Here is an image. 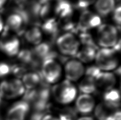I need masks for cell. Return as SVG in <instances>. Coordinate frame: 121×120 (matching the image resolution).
I'll return each mask as SVG.
<instances>
[{"instance_id":"cell-1","label":"cell","mask_w":121,"mask_h":120,"mask_svg":"<svg viewBox=\"0 0 121 120\" xmlns=\"http://www.w3.org/2000/svg\"><path fill=\"white\" fill-rule=\"evenodd\" d=\"M97 40L101 48H113L120 41L117 28L111 24H101L97 28Z\"/></svg>"},{"instance_id":"cell-2","label":"cell","mask_w":121,"mask_h":120,"mask_svg":"<svg viewBox=\"0 0 121 120\" xmlns=\"http://www.w3.org/2000/svg\"><path fill=\"white\" fill-rule=\"evenodd\" d=\"M96 66L101 71L111 72L116 69L119 65L117 52L112 48L97 50L95 59Z\"/></svg>"},{"instance_id":"cell-3","label":"cell","mask_w":121,"mask_h":120,"mask_svg":"<svg viewBox=\"0 0 121 120\" xmlns=\"http://www.w3.org/2000/svg\"><path fill=\"white\" fill-rule=\"evenodd\" d=\"M77 93L75 86L66 80L56 83L52 89L54 98L59 103L63 105L72 103L76 98Z\"/></svg>"},{"instance_id":"cell-4","label":"cell","mask_w":121,"mask_h":120,"mask_svg":"<svg viewBox=\"0 0 121 120\" xmlns=\"http://www.w3.org/2000/svg\"><path fill=\"white\" fill-rule=\"evenodd\" d=\"M58 50L67 56H76L80 48L79 39L71 32H67L59 36L56 40Z\"/></svg>"},{"instance_id":"cell-5","label":"cell","mask_w":121,"mask_h":120,"mask_svg":"<svg viewBox=\"0 0 121 120\" xmlns=\"http://www.w3.org/2000/svg\"><path fill=\"white\" fill-rule=\"evenodd\" d=\"M26 88L21 80L13 78L0 83V96L6 100L14 99L24 95Z\"/></svg>"},{"instance_id":"cell-6","label":"cell","mask_w":121,"mask_h":120,"mask_svg":"<svg viewBox=\"0 0 121 120\" xmlns=\"http://www.w3.org/2000/svg\"><path fill=\"white\" fill-rule=\"evenodd\" d=\"M62 74L61 66L54 58H48L43 61L41 75L46 83L56 84L60 80Z\"/></svg>"},{"instance_id":"cell-7","label":"cell","mask_w":121,"mask_h":120,"mask_svg":"<svg viewBox=\"0 0 121 120\" xmlns=\"http://www.w3.org/2000/svg\"><path fill=\"white\" fill-rule=\"evenodd\" d=\"M0 50L9 57L17 56L20 51V41L18 37L5 28L0 37Z\"/></svg>"},{"instance_id":"cell-8","label":"cell","mask_w":121,"mask_h":120,"mask_svg":"<svg viewBox=\"0 0 121 120\" xmlns=\"http://www.w3.org/2000/svg\"><path fill=\"white\" fill-rule=\"evenodd\" d=\"M28 20L26 14L23 11H17L11 14L6 20L5 29L12 33L17 34L24 32V28Z\"/></svg>"},{"instance_id":"cell-9","label":"cell","mask_w":121,"mask_h":120,"mask_svg":"<svg viewBox=\"0 0 121 120\" xmlns=\"http://www.w3.org/2000/svg\"><path fill=\"white\" fill-rule=\"evenodd\" d=\"M101 24V17L96 13L86 10L79 17L77 28L81 32H85L98 28Z\"/></svg>"},{"instance_id":"cell-10","label":"cell","mask_w":121,"mask_h":120,"mask_svg":"<svg viewBox=\"0 0 121 120\" xmlns=\"http://www.w3.org/2000/svg\"><path fill=\"white\" fill-rule=\"evenodd\" d=\"M85 72L83 63L77 59L69 60L64 66V73L66 80L74 82L82 77Z\"/></svg>"},{"instance_id":"cell-11","label":"cell","mask_w":121,"mask_h":120,"mask_svg":"<svg viewBox=\"0 0 121 120\" xmlns=\"http://www.w3.org/2000/svg\"><path fill=\"white\" fill-rule=\"evenodd\" d=\"M29 110L30 105L25 100L17 102L8 111L5 120H25Z\"/></svg>"},{"instance_id":"cell-12","label":"cell","mask_w":121,"mask_h":120,"mask_svg":"<svg viewBox=\"0 0 121 120\" xmlns=\"http://www.w3.org/2000/svg\"><path fill=\"white\" fill-rule=\"evenodd\" d=\"M97 88H100L104 91L114 88L116 83L115 75L111 72L101 71L95 78Z\"/></svg>"},{"instance_id":"cell-13","label":"cell","mask_w":121,"mask_h":120,"mask_svg":"<svg viewBox=\"0 0 121 120\" xmlns=\"http://www.w3.org/2000/svg\"><path fill=\"white\" fill-rule=\"evenodd\" d=\"M75 106L77 112L88 114L91 112L95 108V100L91 95L82 94L77 98Z\"/></svg>"},{"instance_id":"cell-14","label":"cell","mask_w":121,"mask_h":120,"mask_svg":"<svg viewBox=\"0 0 121 120\" xmlns=\"http://www.w3.org/2000/svg\"><path fill=\"white\" fill-rule=\"evenodd\" d=\"M117 111V108L104 102L96 107L95 115L98 120H113Z\"/></svg>"},{"instance_id":"cell-15","label":"cell","mask_w":121,"mask_h":120,"mask_svg":"<svg viewBox=\"0 0 121 120\" xmlns=\"http://www.w3.org/2000/svg\"><path fill=\"white\" fill-rule=\"evenodd\" d=\"M95 9L100 17L109 16L115 9L116 4L115 0H96L94 3Z\"/></svg>"},{"instance_id":"cell-16","label":"cell","mask_w":121,"mask_h":120,"mask_svg":"<svg viewBox=\"0 0 121 120\" xmlns=\"http://www.w3.org/2000/svg\"><path fill=\"white\" fill-rule=\"evenodd\" d=\"M24 36L29 44L35 46L42 42L43 33L40 28L37 26H32L25 30Z\"/></svg>"},{"instance_id":"cell-17","label":"cell","mask_w":121,"mask_h":120,"mask_svg":"<svg viewBox=\"0 0 121 120\" xmlns=\"http://www.w3.org/2000/svg\"><path fill=\"white\" fill-rule=\"evenodd\" d=\"M73 7L66 0H59L55 8V13L61 19H68L73 13Z\"/></svg>"},{"instance_id":"cell-18","label":"cell","mask_w":121,"mask_h":120,"mask_svg":"<svg viewBox=\"0 0 121 120\" xmlns=\"http://www.w3.org/2000/svg\"><path fill=\"white\" fill-rule=\"evenodd\" d=\"M97 47L83 46L80 48L76 55L77 58L81 63H88L94 60L97 52Z\"/></svg>"},{"instance_id":"cell-19","label":"cell","mask_w":121,"mask_h":120,"mask_svg":"<svg viewBox=\"0 0 121 120\" xmlns=\"http://www.w3.org/2000/svg\"><path fill=\"white\" fill-rule=\"evenodd\" d=\"M21 81L26 89L31 90L36 88L40 85L41 77L39 74L35 72H28L22 76Z\"/></svg>"},{"instance_id":"cell-20","label":"cell","mask_w":121,"mask_h":120,"mask_svg":"<svg viewBox=\"0 0 121 120\" xmlns=\"http://www.w3.org/2000/svg\"><path fill=\"white\" fill-rule=\"evenodd\" d=\"M32 52L36 59L42 60L43 61L48 58H54L52 49L47 43L42 42L37 45Z\"/></svg>"},{"instance_id":"cell-21","label":"cell","mask_w":121,"mask_h":120,"mask_svg":"<svg viewBox=\"0 0 121 120\" xmlns=\"http://www.w3.org/2000/svg\"><path fill=\"white\" fill-rule=\"evenodd\" d=\"M104 103L117 108L120 104V93L117 89L112 88L105 92L104 94Z\"/></svg>"},{"instance_id":"cell-22","label":"cell","mask_w":121,"mask_h":120,"mask_svg":"<svg viewBox=\"0 0 121 120\" xmlns=\"http://www.w3.org/2000/svg\"><path fill=\"white\" fill-rule=\"evenodd\" d=\"M79 89L82 94L90 95L97 89L95 79L89 76H85L82 79L79 84Z\"/></svg>"},{"instance_id":"cell-23","label":"cell","mask_w":121,"mask_h":120,"mask_svg":"<svg viewBox=\"0 0 121 120\" xmlns=\"http://www.w3.org/2000/svg\"><path fill=\"white\" fill-rule=\"evenodd\" d=\"M42 32L50 36H54L57 33L59 30V25L55 19L48 18L43 23L42 28Z\"/></svg>"},{"instance_id":"cell-24","label":"cell","mask_w":121,"mask_h":120,"mask_svg":"<svg viewBox=\"0 0 121 120\" xmlns=\"http://www.w3.org/2000/svg\"><path fill=\"white\" fill-rule=\"evenodd\" d=\"M77 117V111L72 108H65L60 111L59 120H75Z\"/></svg>"},{"instance_id":"cell-25","label":"cell","mask_w":121,"mask_h":120,"mask_svg":"<svg viewBox=\"0 0 121 120\" xmlns=\"http://www.w3.org/2000/svg\"><path fill=\"white\" fill-rule=\"evenodd\" d=\"M19 59L23 63L29 64L32 63H35V59L34 55L32 51L28 50H24L19 51L18 54Z\"/></svg>"},{"instance_id":"cell-26","label":"cell","mask_w":121,"mask_h":120,"mask_svg":"<svg viewBox=\"0 0 121 120\" xmlns=\"http://www.w3.org/2000/svg\"><path fill=\"white\" fill-rule=\"evenodd\" d=\"M12 72V67L8 63H0V78L5 77Z\"/></svg>"},{"instance_id":"cell-27","label":"cell","mask_w":121,"mask_h":120,"mask_svg":"<svg viewBox=\"0 0 121 120\" xmlns=\"http://www.w3.org/2000/svg\"><path fill=\"white\" fill-rule=\"evenodd\" d=\"M100 72L101 70L96 65L91 66L88 67L86 69H85V74L86 76H89L95 79Z\"/></svg>"},{"instance_id":"cell-28","label":"cell","mask_w":121,"mask_h":120,"mask_svg":"<svg viewBox=\"0 0 121 120\" xmlns=\"http://www.w3.org/2000/svg\"><path fill=\"white\" fill-rule=\"evenodd\" d=\"M121 5H118L116 6L115 9L112 12V15H113V20L114 22H115V24L120 26L121 25Z\"/></svg>"},{"instance_id":"cell-29","label":"cell","mask_w":121,"mask_h":120,"mask_svg":"<svg viewBox=\"0 0 121 120\" xmlns=\"http://www.w3.org/2000/svg\"><path fill=\"white\" fill-rule=\"evenodd\" d=\"M96 0H78L77 6L79 8L85 10L92 4H94Z\"/></svg>"},{"instance_id":"cell-30","label":"cell","mask_w":121,"mask_h":120,"mask_svg":"<svg viewBox=\"0 0 121 120\" xmlns=\"http://www.w3.org/2000/svg\"><path fill=\"white\" fill-rule=\"evenodd\" d=\"M15 75L18 77L19 78V77H22L24 75V74L26 73L25 72V69L23 67L21 66H15V67H12V72Z\"/></svg>"},{"instance_id":"cell-31","label":"cell","mask_w":121,"mask_h":120,"mask_svg":"<svg viewBox=\"0 0 121 120\" xmlns=\"http://www.w3.org/2000/svg\"><path fill=\"white\" fill-rule=\"evenodd\" d=\"M42 120H59V119L52 115L47 114L43 117Z\"/></svg>"},{"instance_id":"cell-32","label":"cell","mask_w":121,"mask_h":120,"mask_svg":"<svg viewBox=\"0 0 121 120\" xmlns=\"http://www.w3.org/2000/svg\"><path fill=\"white\" fill-rule=\"evenodd\" d=\"M4 28H5V24H4L3 18L0 14V33L3 31Z\"/></svg>"},{"instance_id":"cell-33","label":"cell","mask_w":121,"mask_h":120,"mask_svg":"<svg viewBox=\"0 0 121 120\" xmlns=\"http://www.w3.org/2000/svg\"><path fill=\"white\" fill-rule=\"evenodd\" d=\"M77 120H94V119L92 117L89 116H85V117H82L78 119Z\"/></svg>"},{"instance_id":"cell-34","label":"cell","mask_w":121,"mask_h":120,"mask_svg":"<svg viewBox=\"0 0 121 120\" xmlns=\"http://www.w3.org/2000/svg\"><path fill=\"white\" fill-rule=\"evenodd\" d=\"M6 2H7V0H0V8L3 7Z\"/></svg>"},{"instance_id":"cell-35","label":"cell","mask_w":121,"mask_h":120,"mask_svg":"<svg viewBox=\"0 0 121 120\" xmlns=\"http://www.w3.org/2000/svg\"><path fill=\"white\" fill-rule=\"evenodd\" d=\"M2 98L1 97V96H0V105L2 104Z\"/></svg>"}]
</instances>
